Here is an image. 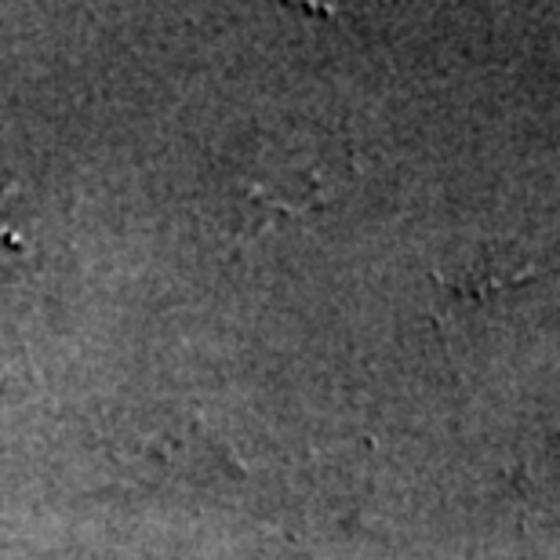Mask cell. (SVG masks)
Returning a JSON list of instances; mask_svg holds the SVG:
<instances>
[{"mask_svg": "<svg viewBox=\"0 0 560 560\" xmlns=\"http://www.w3.org/2000/svg\"><path fill=\"white\" fill-rule=\"evenodd\" d=\"M535 273V266L528 262H506L502 252L480 255L477 262L458 266L455 273H441V284L452 288L455 295H474V291H491L499 284H513V280H528Z\"/></svg>", "mask_w": 560, "mask_h": 560, "instance_id": "1", "label": "cell"}]
</instances>
